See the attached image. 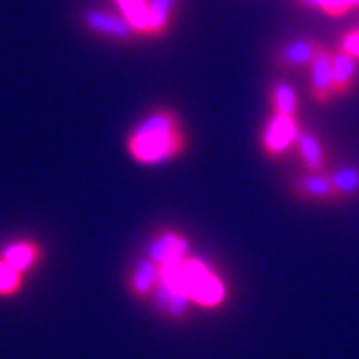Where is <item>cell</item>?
<instances>
[{
	"mask_svg": "<svg viewBox=\"0 0 359 359\" xmlns=\"http://www.w3.org/2000/svg\"><path fill=\"white\" fill-rule=\"evenodd\" d=\"M128 154L141 165L167 163L187 147V135L180 117L169 109L151 111L141 123L128 135Z\"/></svg>",
	"mask_w": 359,
	"mask_h": 359,
	"instance_id": "1",
	"label": "cell"
},
{
	"mask_svg": "<svg viewBox=\"0 0 359 359\" xmlns=\"http://www.w3.org/2000/svg\"><path fill=\"white\" fill-rule=\"evenodd\" d=\"M299 130L301 128L297 123V117L273 113V117L266 121L264 130H262V151L271 158L286 156L290 147L297 143Z\"/></svg>",
	"mask_w": 359,
	"mask_h": 359,
	"instance_id": "2",
	"label": "cell"
},
{
	"mask_svg": "<svg viewBox=\"0 0 359 359\" xmlns=\"http://www.w3.org/2000/svg\"><path fill=\"white\" fill-rule=\"evenodd\" d=\"M83 22L85 27L97 35H107L113 37L117 41H130L135 39L139 33L128 24L121 13H113V11H104V9H89L83 13Z\"/></svg>",
	"mask_w": 359,
	"mask_h": 359,
	"instance_id": "3",
	"label": "cell"
},
{
	"mask_svg": "<svg viewBox=\"0 0 359 359\" xmlns=\"http://www.w3.org/2000/svg\"><path fill=\"white\" fill-rule=\"evenodd\" d=\"M331 53L333 50L323 46L318 48V53L314 61L310 63V81H312V97L318 104H327L336 93H333V69H331Z\"/></svg>",
	"mask_w": 359,
	"mask_h": 359,
	"instance_id": "4",
	"label": "cell"
},
{
	"mask_svg": "<svg viewBox=\"0 0 359 359\" xmlns=\"http://www.w3.org/2000/svg\"><path fill=\"white\" fill-rule=\"evenodd\" d=\"M292 189L297 191L299 197L307 201H320V203H340L336 189L331 184L329 173H310L305 171L303 175L294 177Z\"/></svg>",
	"mask_w": 359,
	"mask_h": 359,
	"instance_id": "5",
	"label": "cell"
},
{
	"mask_svg": "<svg viewBox=\"0 0 359 359\" xmlns=\"http://www.w3.org/2000/svg\"><path fill=\"white\" fill-rule=\"evenodd\" d=\"M320 43L316 39L303 37V39H292L286 46H281L275 55V63L284 69H294V67H310L318 53Z\"/></svg>",
	"mask_w": 359,
	"mask_h": 359,
	"instance_id": "6",
	"label": "cell"
},
{
	"mask_svg": "<svg viewBox=\"0 0 359 359\" xmlns=\"http://www.w3.org/2000/svg\"><path fill=\"white\" fill-rule=\"evenodd\" d=\"M331 69H333V93L336 97H344L353 91L357 76H359V61L344 50L336 48L331 53Z\"/></svg>",
	"mask_w": 359,
	"mask_h": 359,
	"instance_id": "7",
	"label": "cell"
},
{
	"mask_svg": "<svg viewBox=\"0 0 359 359\" xmlns=\"http://www.w3.org/2000/svg\"><path fill=\"white\" fill-rule=\"evenodd\" d=\"M187 253H189V241L182 234L173 232V229H165V232L156 234V238L149 243L145 258H149L156 264H163L173 258H182Z\"/></svg>",
	"mask_w": 359,
	"mask_h": 359,
	"instance_id": "8",
	"label": "cell"
},
{
	"mask_svg": "<svg viewBox=\"0 0 359 359\" xmlns=\"http://www.w3.org/2000/svg\"><path fill=\"white\" fill-rule=\"evenodd\" d=\"M297 151H299V158L305 167V171L310 173H325L327 171V156H325V147L320 143V139L301 128L299 135H297Z\"/></svg>",
	"mask_w": 359,
	"mask_h": 359,
	"instance_id": "9",
	"label": "cell"
},
{
	"mask_svg": "<svg viewBox=\"0 0 359 359\" xmlns=\"http://www.w3.org/2000/svg\"><path fill=\"white\" fill-rule=\"evenodd\" d=\"M41 253H43L41 245H37L33 241H18L0 251V260H5L18 273H27L39 262Z\"/></svg>",
	"mask_w": 359,
	"mask_h": 359,
	"instance_id": "10",
	"label": "cell"
},
{
	"mask_svg": "<svg viewBox=\"0 0 359 359\" xmlns=\"http://www.w3.org/2000/svg\"><path fill=\"white\" fill-rule=\"evenodd\" d=\"M180 0H147V37H161L169 31Z\"/></svg>",
	"mask_w": 359,
	"mask_h": 359,
	"instance_id": "11",
	"label": "cell"
},
{
	"mask_svg": "<svg viewBox=\"0 0 359 359\" xmlns=\"http://www.w3.org/2000/svg\"><path fill=\"white\" fill-rule=\"evenodd\" d=\"M128 286H130L133 294H137L141 299L154 294V290L158 286V264L151 262L149 258L139 260L130 273V284Z\"/></svg>",
	"mask_w": 359,
	"mask_h": 359,
	"instance_id": "12",
	"label": "cell"
},
{
	"mask_svg": "<svg viewBox=\"0 0 359 359\" xmlns=\"http://www.w3.org/2000/svg\"><path fill=\"white\" fill-rule=\"evenodd\" d=\"M331 184L336 189V195L342 201L353 199L359 193V167L357 165H342L329 173Z\"/></svg>",
	"mask_w": 359,
	"mask_h": 359,
	"instance_id": "13",
	"label": "cell"
},
{
	"mask_svg": "<svg viewBox=\"0 0 359 359\" xmlns=\"http://www.w3.org/2000/svg\"><path fill=\"white\" fill-rule=\"evenodd\" d=\"M271 102H273V113L277 115H297L299 109V95L290 83L279 81L271 87Z\"/></svg>",
	"mask_w": 359,
	"mask_h": 359,
	"instance_id": "14",
	"label": "cell"
},
{
	"mask_svg": "<svg viewBox=\"0 0 359 359\" xmlns=\"http://www.w3.org/2000/svg\"><path fill=\"white\" fill-rule=\"evenodd\" d=\"M121 18L139 35H147V0H115Z\"/></svg>",
	"mask_w": 359,
	"mask_h": 359,
	"instance_id": "15",
	"label": "cell"
},
{
	"mask_svg": "<svg viewBox=\"0 0 359 359\" xmlns=\"http://www.w3.org/2000/svg\"><path fill=\"white\" fill-rule=\"evenodd\" d=\"M301 3L327 13L329 18H340L353 9H359V0H301Z\"/></svg>",
	"mask_w": 359,
	"mask_h": 359,
	"instance_id": "16",
	"label": "cell"
},
{
	"mask_svg": "<svg viewBox=\"0 0 359 359\" xmlns=\"http://www.w3.org/2000/svg\"><path fill=\"white\" fill-rule=\"evenodd\" d=\"M22 288V273L0 260V297H13Z\"/></svg>",
	"mask_w": 359,
	"mask_h": 359,
	"instance_id": "17",
	"label": "cell"
},
{
	"mask_svg": "<svg viewBox=\"0 0 359 359\" xmlns=\"http://www.w3.org/2000/svg\"><path fill=\"white\" fill-rule=\"evenodd\" d=\"M338 48L344 50L346 55H351V57H355V59L359 61V29L348 31V33L340 39V46H338Z\"/></svg>",
	"mask_w": 359,
	"mask_h": 359,
	"instance_id": "18",
	"label": "cell"
}]
</instances>
